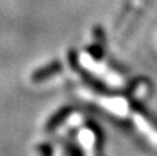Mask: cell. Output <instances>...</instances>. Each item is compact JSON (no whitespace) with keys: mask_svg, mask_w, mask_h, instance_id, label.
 Masks as SVG:
<instances>
[{"mask_svg":"<svg viewBox=\"0 0 157 156\" xmlns=\"http://www.w3.org/2000/svg\"><path fill=\"white\" fill-rule=\"evenodd\" d=\"M61 71H62V65H61V62L54 61V62H50L48 65L39 68L37 71L32 75L30 79H32V82H35V83H41V82H44V80H47V79H50V77L58 75Z\"/></svg>","mask_w":157,"mask_h":156,"instance_id":"6da1fadb","label":"cell"},{"mask_svg":"<svg viewBox=\"0 0 157 156\" xmlns=\"http://www.w3.org/2000/svg\"><path fill=\"white\" fill-rule=\"evenodd\" d=\"M69 113H71V108H62L61 111H58L57 113H55L54 116H51V119L48 120V123H47V131H52V130H55L58 126H59L61 123H62L63 120H65L66 118L69 116Z\"/></svg>","mask_w":157,"mask_h":156,"instance_id":"7a4b0ae2","label":"cell"},{"mask_svg":"<svg viewBox=\"0 0 157 156\" xmlns=\"http://www.w3.org/2000/svg\"><path fill=\"white\" fill-rule=\"evenodd\" d=\"M39 152L41 156H52V148L48 144H41L39 145Z\"/></svg>","mask_w":157,"mask_h":156,"instance_id":"3957f363","label":"cell"}]
</instances>
